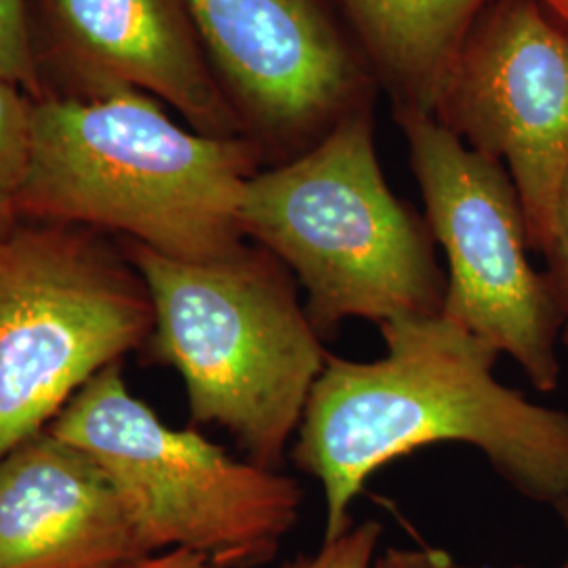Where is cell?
<instances>
[{
	"mask_svg": "<svg viewBox=\"0 0 568 568\" xmlns=\"http://www.w3.org/2000/svg\"><path fill=\"white\" fill-rule=\"evenodd\" d=\"M379 331L382 358L328 354L291 448L323 487V541L354 525L349 508L377 469L429 445L478 448L523 497L551 508L567 501V410L504 386L495 377L501 354L443 314Z\"/></svg>",
	"mask_w": 568,
	"mask_h": 568,
	"instance_id": "6da1fadb",
	"label": "cell"
},
{
	"mask_svg": "<svg viewBox=\"0 0 568 568\" xmlns=\"http://www.w3.org/2000/svg\"><path fill=\"white\" fill-rule=\"evenodd\" d=\"M264 169L244 138L183 126L142 91L95 100L42 98L18 217L121 234L183 262L241 251L244 185Z\"/></svg>",
	"mask_w": 568,
	"mask_h": 568,
	"instance_id": "7a4b0ae2",
	"label": "cell"
},
{
	"mask_svg": "<svg viewBox=\"0 0 568 568\" xmlns=\"http://www.w3.org/2000/svg\"><path fill=\"white\" fill-rule=\"evenodd\" d=\"M126 257L145 283L148 349L180 373L194 426L225 429L257 466H283L331 352L291 270L260 244L183 262L142 244Z\"/></svg>",
	"mask_w": 568,
	"mask_h": 568,
	"instance_id": "3957f363",
	"label": "cell"
},
{
	"mask_svg": "<svg viewBox=\"0 0 568 568\" xmlns=\"http://www.w3.org/2000/svg\"><path fill=\"white\" fill-rule=\"evenodd\" d=\"M239 224L304 286L323 339L349 318L382 326L443 314L447 276L436 241L387 185L371 108L302 156L260 169L244 185Z\"/></svg>",
	"mask_w": 568,
	"mask_h": 568,
	"instance_id": "277c9868",
	"label": "cell"
},
{
	"mask_svg": "<svg viewBox=\"0 0 568 568\" xmlns=\"http://www.w3.org/2000/svg\"><path fill=\"white\" fill-rule=\"evenodd\" d=\"M49 429L102 467L148 554L187 549L220 568L265 567L300 520L295 478L232 457L196 427L166 426L131 394L121 363L82 387Z\"/></svg>",
	"mask_w": 568,
	"mask_h": 568,
	"instance_id": "5b68a950",
	"label": "cell"
},
{
	"mask_svg": "<svg viewBox=\"0 0 568 568\" xmlns=\"http://www.w3.org/2000/svg\"><path fill=\"white\" fill-rule=\"evenodd\" d=\"M152 326L140 272L100 232L21 220L0 234V462Z\"/></svg>",
	"mask_w": 568,
	"mask_h": 568,
	"instance_id": "8992f818",
	"label": "cell"
},
{
	"mask_svg": "<svg viewBox=\"0 0 568 568\" xmlns=\"http://www.w3.org/2000/svg\"><path fill=\"white\" fill-rule=\"evenodd\" d=\"M447 255L443 316L508 354L539 392H554L562 365V321L548 274L530 264L527 220L506 166L471 150L429 114H396Z\"/></svg>",
	"mask_w": 568,
	"mask_h": 568,
	"instance_id": "52a82bcc",
	"label": "cell"
},
{
	"mask_svg": "<svg viewBox=\"0 0 568 568\" xmlns=\"http://www.w3.org/2000/svg\"><path fill=\"white\" fill-rule=\"evenodd\" d=\"M206 58L265 166L288 163L377 81L333 0H185Z\"/></svg>",
	"mask_w": 568,
	"mask_h": 568,
	"instance_id": "ba28073f",
	"label": "cell"
},
{
	"mask_svg": "<svg viewBox=\"0 0 568 568\" xmlns=\"http://www.w3.org/2000/svg\"><path fill=\"white\" fill-rule=\"evenodd\" d=\"M434 119L504 164L546 253L568 178V23L544 0H493L448 72Z\"/></svg>",
	"mask_w": 568,
	"mask_h": 568,
	"instance_id": "9c48e42d",
	"label": "cell"
},
{
	"mask_svg": "<svg viewBox=\"0 0 568 568\" xmlns=\"http://www.w3.org/2000/svg\"><path fill=\"white\" fill-rule=\"evenodd\" d=\"M42 98L142 91L213 138H244L185 0H30Z\"/></svg>",
	"mask_w": 568,
	"mask_h": 568,
	"instance_id": "30bf717a",
	"label": "cell"
},
{
	"mask_svg": "<svg viewBox=\"0 0 568 568\" xmlns=\"http://www.w3.org/2000/svg\"><path fill=\"white\" fill-rule=\"evenodd\" d=\"M148 554L102 467L51 429L0 462V568H122Z\"/></svg>",
	"mask_w": 568,
	"mask_h": 568,
	"instance_id": "8fae6325",
	"label": "cell"
},
{
	"mask_svg": "<svg viewBox=\"0 0 568 568\" xmlns=\"http://www.w3.org/2000/svg\"><path fill=\"white\" fill-rule=\"evenodd\" d=\"M394 102V114L434 116L471 26L493 0H333Z\"/></svg>",
	"mask_w": 568,
	"mask_h": 568,
	"instance_id": "7c38bea8",
	"label": "cell"
},
{
	"mask_svg": "<svg viewBox=\"0 0 568 568\" xmlns=\"http://www.w3.org/2000/svg\"><path fill=\"white\" fill-rule=\"evenodd\" d=\"M34 100L0 77V234L20 222L18 196L28 166Z\"/></svg>",
	"mask_w": 568,
	"mask_h": 568,
	"instance_id": "4fadbf2b",
	"label": "cell"
},
{
	"mask_svg": "<svg viewBox=\"0 0 568 568\" xmlns=\"http://www.w3.org/2000/svg\"><path fill=\"white\" fill-rule=\"evenodd\" d=\"M0 77L20 87L32 100H41V79L30 37V0H0Z\"/></svg>",
	"mask_w": 568,
	"mask_h": 568,
	"instance_id": "5bb4252c",
	"label": "cell"
},
{
	"mask_svg": "<svg viewBox=\"0 0 568 568\" xmlns=\"http://www.w3.org/2000/svg\"><path fill=\"white\" fill-rule=\"evenodd\" d=\"M384 527L375 520L352 525L344 535L323 541L314 554L297 556L281 568H373Z\"/></svg>",
	"mask_w": 568,
	"mask_h": 568,
	"instance_id": "9a60e30c",
	"label": "cell"
},
{
	"mask_svg": "<svg viewBox=\"0 0 568 568\" xmlns=\"http://www.w3.org/2000/svg\"><path fill=\"white\" fill-rule=\"evenodd\" d=\"M544 255L548 260L546 274H548L549 288L562 321L560 342L568 347V178L560 194L558 211H556L551 241Z\"/></svg>",
	"mask_w": 568,
	"mask_h": 568,
	"instance_id": "2e32d148",
	"label": "cell"
},
{
	"mask_svg": "<svg viewBox=\"0 0 568 568\" xmlns=\"http://www.w3.org/2000/svg\"><path fill=\"white\" fill-rule=\"evenodd\" d=\"M373 568H457L445 549L389 548L375 560Z\"/></svg>",
	"mask_w": 568,
	"mask_h": 568,
	"instance_id": "e0dca14e",
	"label": "cell"
},
{
	"mask_svg": "<svg viewBox=\"0 0 568 568\" xmlns=\"http://www.w3.org/2000/svg\"><path fill=\"white\" fill-rule=\"evenodd\" d=\"M122 568H220L213 565L209 558L201 554L187 551V549H169L161 554L145 556L142 560H135Z\"/></svg>",
	"mask_w": 568,
	"mask_h": 568,
	"instance_id": "ac0fdd59",
	"label": "cell"
},
{
	"mask_svg": "<svg viewBox=\"0 0 568 568\" xmlns=\"http://www.w3.org/2000/svg\"><path fill=\"white\" fill-rule=\"evenodd\" d=\"M556 514H558V518H560V520H562V525H565V528H567V532H568V499L567 501H562V504H558V506H556ZM457 568H497V567H457ZM514 568H525V567H514ZM556 568H568V554H567V558H565V562H562V565H560V567H556Z\"/></svg>",
	"mask_w": 568,
	"mask_h": 568,
	"instance_id": "d6986e66",
	"label": "cell"
},
{
	"mask_svg": "<svg viewBox=\"0 0 568 568\" xmlns=\"http://www.w3.org/2000/svg\"><path fill=\"white\" fill-rule=\"evenodd\" d=\"M549 9L568 23V0H544Z\"/></svg>",
	"mask_w": 568,
	"mask_h": 568,
	"instance_id": "ffe728a7",
	"label": "cell"
}]
</instances>
